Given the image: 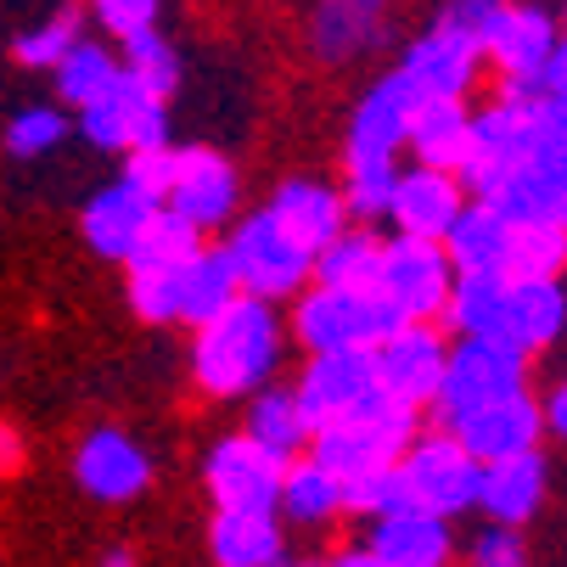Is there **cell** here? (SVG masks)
I'll use <instances>...</instances> for the list:
<instances>
[{
  "mask_svg": "<svg viewBox=\"0 0 567 567\" xmlns=\"http://www.w3.org/2000/svg\"><path fill=\"white\" fill-rule=\"evenodd\" d=\"M281 349H287V327L276 303L236 292L219 315L192 327V382L208 399H248L276 377Z\"/></svg>",
  "mask_w": 567,
  "mask_h": 567,
  "instance_id": "6da1fadb",
  "label": "cell"
},
{
  "mask_svg": "<svg viewBox=\"0 0 567 567\" xmlns=\"http://www.w3.org/2000/svg\"><path fill=\"white\" fill-rule=\"evenodd\" d=\"M416 427H422V411H411V404H399L388 388H377L365 404H354L349 416L315 427L309 455L338 477H360V472L393 466L404 455V444L416 439Z\"/></svg>",
  "mask_w": 567,
  "mask_h": 567,
  "instance_id": "7a4b0ae2",
  "label": "cell"
},
{
  "mask_svg": "<svg viewBox=\"0 0 567 567\" xmlns=\"http://www.w3.org/2000/svg\"><path fill=\"white\" fill-rule=\"evenodd\" d=\"M225 254L236 265L241 292H254L265 303H292L309 287V270H315V254L276 225L270 208L236 214L230 219V236H225Z\"/></svg>",
  "mask_w": 567,
  "mask_h": 567,
  "instance_id": "3957f363",
  "label": "cell"
},
{
  "mask_svg": "<svg viewBox=\"0 0 567 567\" xmlns=\"http://www.w3.org/2000/svg\"><path fill=\"white\" fill-rule=\"evenodd\" d=\"M523 388H528V354H517L495 338H455L427 411L439 416V427H455L461 416L483 411V404H495V399H512Z\"/></svg>",
  "mask_w": 567,
  "mask_h": 567,
  "instance_id": "277c9868",
  "label": "cell"
},
{
  "mask_svg": "<svg viewBox=\"0 0 567 567\" xmlns=\"http://www.w3.org/2000/svg\"><path fill=\"white\" fill-rule=\"evenodd\" d=\"M404 315L382 292H338V287H303L292 298V338L320 354V349H377Z\"/></svg>",
  "mask_w": 567,
  "mask_h": 567,
  "instance_id": "5b68a950",
  "label": "cell"
},
{
  "mask_svg": "<svg viewBox=\"0 0 567 567\" xmlns=\"http://www.w3.org/2000/svg\"><path fill=\"white\" fill-rule=\"evenodd\" d=\"M399 472L411 483V501L422 512H439V517H466L472 501H477V461L466 455V444L439 427V433H422L404 444L399 455Z\"/></svg>",
  "mask_w": 567,
  "mask_h": 567,
  "instance_id": "8992f818",
  "label": "cell"
},
{
  "mask_svg": "<svg viewBox=\"0 0 567 567\" xmlns=\"http://www.w3.org/2000/svg\"><path fill=\"white\" fill-rule=\"evenodd\" d=\"M455 265L444 254V241L427 236H393L382 241V270H377V292L404 315V320H439L444 298H450Z\"/></svg>",
  "mask_w": 567,
  "mask_h": 567,
  "instance_id": "52a82bcc",
  "label": "cell"
},
{
  "mask_svg": "<svg viewBox=\"0 0 567 567\" xmlns=\"http://www.w3.org/2000/svg\"><path fill=\"white\" fill-rule=\"evenodd\" d=\"M281 472H287L281 455H270L248 433H230V439H214L203 455V489L219 512H276Z\"/></svg>",
  "mask_w": 567,
  "mask_h": 567,
  "instance_id": "ba28073f",
  "label": "cell"
},
{
  "mask_svg": "<svg viewBox=\"0 0 567 567\" xmlns=\"http://www.w3.org/2000/svg\"><path fill=\"white\" fill-rule=\"evenodd\" d=\"M164 208L192 219L203 236L225 230L241 214V175H236V164L219 157L214 146H175V175H169Z\"/></svg>",
  "mask_w": 567,
  "mask_h": 567,
  "instance_id": "9c48e42d",
  "label": "cell"
},
{
  "mask_svg": "<svg viewBox=\"0 0 567 567\" xmlns=\"http://www.w3.org/2000/svg\"><path fill=\"white\" fill-rule=\"evenodd\" d=\"M377 388H382L377 382V349H320V354H309V365L292 382L309 433L349 416L354 404H365Z\"/></svg>",
  "mask_w": 567,
  "mask_h": 567,
  "instance_id": "30bf717a",
  "label": "cell"
},
{
  "mask_svg": "<svg viewBox=\"0 0 567 567\" xmlns=\"http://www.w3.org/2000/svg\"><path fill=\"white\" fill-rule=\"evenodd\" d=\"M79 135L96 152H135V146H164L169 141V113L164 96L135 85L130 73L113 79V91L79 107Z\"/></svg>",
  "mask_w": 567,
  "mask_h": 567,
  "instance_id": "8fae6325",
  "label": "cell"
},
{
  "mask_svg": "<svg viewBox=\"0 0 567 567\" xmlns=\"http://www.w3.org/2000/svg\"><path fill=\"white\" fill-rule=\"evenodd\" d=\"M444 354H450V338L439 320H404V327H393L377 343V382L399 404L427 411L439 393V377H444Z\"/></svg>",
  "mask_w": 567,
  "mask_h": 567,
  "instance_id": "7c38bea8",
  "label": "cell"
},
{
  "mask_svg": "<svg viewBox=\"0 0 567 567\" xmlns=\"http://www.w3.org/2000/svg\"><path fill=\"white\" fill-rule=\"evenodd\" d=\"M556 40H561L556 12L534 7V0H506L495 29L483 34V56L501 68V91H539V73H545Z\"/></svg>",
  "mask_w": 567,
  "mask_h": 567,
  "instance_id": "4fadbf2b",
  "label": "cell"
},
{
  "mask_svg": "<svg viewBox=\"0 0 567 567\" xmlns=\"http://www.w3.org/2000/svg\"><path fill=\"white\" fill-rule=\"evenodd\" d=\"M73 483L102 506H130L152 489V455L124 427H91L73 450Z\"/></svg>",
  "mask_w": 567,
  "mask_h": 567,
  "instance_id": "5bb4252c",
  "label": "cell"
},
{
  "mask_svg": "<svg viewBox=\"0 0 567 567\" xmlns=\"http://www.w3.org/2000/svg\"><path fill=\"white\" fill-rule=\"evenodd\" d=\"M157 208H164V197H152L146 186H135L130 175L107 181L91 203H85V219H79V230H85L91 254L107 259V265H124L135 254V241L146 236V225L157 219Z\"/></svg>",
  "mask_w": 567,
  "mask_h": 567,
  "instance_id": "9a60e30c",
  "label": "cell"
},
{
  "mask_svg": "<svg viewBox=\"0 0 567 567\" xmlns=\"http://www.w3.org/2000/svg\"><path fill=\"white\" fill-rule=\"evenodd\" d=\"M477 73H483L477 40H466L455 29H439V23L427 34H416L411 45H404V56H399V79L416 96H472Z\"/></svg>",
  "mask_w": 567,
  "mask_h": 567,
  "instance_id": "2e32d148",
  "label": "cell"
},
{
  "mask_svg": "<svg viewBox=\"0 0 567 567\" xmlns=\"http://www.w3.org/2000/svg\"><path fill=\"white\" fill-rule=\"evenodd\" d=\"M561 327H567V292H561V281H517V276H506L495 327H489L495 343H506V349L534 360L539 349H550L561 338Z\"/></svg>",
  "mask_w": 567,
  "mask_h": 567,
  "instance_id": "e0dca14e",
  "label": "cell"
},
{
  "mask_svg": "<svg viewBox=\"0 0 567 567\" xmlns=\"http://www.w3.org/2000/svg\"><path fill=\"white\" fill-rule=\"evenodd\" d=\"M561 192H567V152L561 146H534L512 169H501L477 197L495 203L517 225V219H556Z\"/></svg>",
  "mask_w": 567,
  "mask_h": 567,
  "instance_id": "ac0fdd59",
  "label": "cell"
},
{
  "mask_svg": "<svg viewBox=\"0 0 567 567\" xmlns=\"http://www.w3.org/2000/svg\"><path fill=\"white\" fill-rule=\"evenodd\" d=\"M450 433L466 444V455H472L477 466H483V461L523 455V450H539V439H545L539 399L523 388V393H512V399H495V404H483V411L461 416Z\"/></svg>",
  "mask_w": 567,
  "mask_h": 567,
  "instance_id": "d6986e66",
  "label": "cell"
},
{
  "mask_svg": "<svg viewBox=\"0 0 567 567\" xmlns=\"http://www.w3.org/2000/svg\"><path fill=\"white\" fill-rule=\"evenodd\" d=\"M466 203V186L455 181V169H433V164H416V169H404L393 175V192H388V214L404 236H427L439 241L450 230V219L461 214Z\"/></svg>",
  "mask_w": 567,
  "mask_h": 567,
  "instance_id": "ffe728a7",
  "label": "cell"
},
{
  "mask_svg": "<svg viewBox=\"0 0 567 567\" xmlns=\"http://www.w3.org/2000/svg\"><path fill=\"white\" fill-rule=\"evenodd\" d=\"M545 483H550V466L539 450H523V455H506V461H483L477 466V512L489 523H528L539 506H545Z\"/></svg>",
  "mask_w": 567,
  "mask_h": 567,
  "instance_id": "44dd1931",
  "label": "cell"
},
{
  "mask_svg": "<svg viewBox=\"0 0 567 567\" xmlns=\"http://www.w3.org/2000/svg\"><path fill=\"white\" fill-rule=\"evenodd\" d=\"M365 545H371L388 567H450V556H455V528H450V517H439V512L404 506V512L371 517Z\"/></svg>",
  "mask_w": 567,
  "mask_h": 567,
  "instance_id": "7402d4cb",
  "label": "cell"
},
{
  "mask_svg": "<svg viewBox=\"0 0 567 567\" xmlns=\"http://www.w3.org/2000/svg\"><path fill=\"white\" fill-rule=\"evenodd\" d=\"M416 102H422V96L399 79V68L382 73L377 85L360 96L354 118H349V157H399Z\"/></svg>",
  "mask_w": 567,
  "mask_h": 567,
  "instance_id": "603a6c76",
  "label": "cell"
},
{
  "mask_svg": "<svg viewBox=\"0 0 567 567\" xmlns=\"http://www.w3.org/2000/svg\"><path fill=\"white\" fill-rule=\"evenodd\" d=\"M265 208L276 214V225H281L292 241H303L309 254L327 248V241L349 225V203H343V192L327 186V181H281Z\"/></svg>",
  "mask_w": 567,
  "mask_h": 567,
  "instance_id": "cb8c5ba5",
  "label": "cell"
},
{
  "mask_svg": "<svg viewBox=\"0 0 567 567\" xmlns=\"http://www.w3.org/2000/svg\"><path fill=\"white\" fill-rule=\"evenodd\" d=\"M214 567H281L287 561V523L276 512H219L208 523Z\"/></svg>",
  "mask_w": 567,
  "mask_h": 567,
  "instance_id": "d4e9b609",
  "label": "cell"
},
{
  "mask_svg": "<svg viewBox=\"0 0 567 567\" xmlns=\"http://www.w3.org/2000/svg\"><path fill=\"white\" fill-rule=\"evenodd\" d=\"M382 18H388V0H320L315 23H309V45L320 62H354L377 51L388 29Z\"/></svg>",
  "mask_w": 567,
  "mask_h": 567,
  "instance_id": "484cf974",
  "label": "cell"
},
{
  "mask_svg": "<svg viewBox=\"0 0 567 567\" xmlns=\"http://www.w3.org/2000/svg\"><path fill=\"white\" fill-rule=\"evenodd\" d=\"M276 517L292 528H327L343 517V477L327 472L309 450L287 461L281 472V495H276Z\"/></svg>",
  "mask_w": 567,
  "mask_h": 567,
  "instance_id": "4316f807",
  "label": "cell"
},
{
  "mask_svg": "<svg viewBox=\"0 0 567 567\" xmlns=\"http://www.w3.org/2000/svg\"><path fill=\"white\" fill-rule=\"evenodd\" d=\"M466 124H472L466 96H422L411 113V130H404V152H416V164H433V169H461Z\"/></svg>",
  "mask_w": 567,
  "mask_h": 567,
  "instance_id": "83f0119b",
  "label": "cell"
},
{
  "mask_svg": "<svg viewBox=\"0 0 567 567\" xmlns=\"http://www.w3.org/2000/svg\"><path fill=\"white\" fill-rule=\"evenodd\" d=\"M236 292H241V281H236V265L225 254V241L219 248L203 241V248L181 265V276H175V327H203V320L219 315Z\"/></svg>",
  "mask_w": 567,
  "mask_h": 567,
  "instance_id": "f1b7e54d",
  "label": "cell"
},
{
  "mask_svg": "<svg viewBox=\"0 0 567 567\" xmlns=\"http://www.w3.org/2000/svg\"><path fill=\"white\" fill-rule=\"evenodd\" d=\"M444 241V254L461 270H501L506 259V241H512V219L495 208V203H483V197H466L461 214L450 219V230L439 236Z\"/></svg>",
  "mask_w": 567,
  "mask_h": 567,
  "instance_id": "f546056e",
  "label": "cell"
},
{
  "mask_svg": "<svg viewBox=\"0 0 567 567\" xmlns=\"http://www.w3.org/2000/svg\"><path fill=\"white\" fill-rule=\"evenodd\" d=\"M377 270H382V236L365 225H343L327 248H315V287H338V292H377Z\"/></svg>",
  "mask_w": 567,
  "mask_h": 567,
  "instance_id": "4dcf8cb0",
  "label": "cell"
},
{
  "mask_svg": "<svg viewBox=\"0 0 567 567\" xmlns=\"http://www.w3.org/2000/svg\"><path fill=\"white\" fill-rule=\"evenodd\" d=\"M241 433H248L254 444H265L270 455H281V461H292V455L309 450V422L298 411V393L292 388H276V382H265V388L248 393V427H241Z\"/></svg>",
  "mask_w": 567,
  "mask_h": 567,
  "instance_id": "1f68e13d",
  "label": "cell"
},
{
  "mask_svg": "<svg viewBox=\"0 0 567 567\" xmlns=\"http://www.w3.org/2000/svg\"><path fill=\"white\" fill-rule=\"evenodd\" d=\"M501 270L517 276V281H561V270H567V230H561V219H517Z\"/></svg>",
  "mask_w": 567,
  "mask_h": 567,
  "instance_id": "d6a6232c",
  "label": "cell"
},
{
  "mask_svg": "<svg viewBox=\"0 0 567 567\" xmlns=\"http://www.w3.org/2000/svg\"><path fill=\"white\" fill-rule=\"evenodd\" d=\"M56 102L62 107H85V102H96V96H107L113 91V79L124 73L118 68V56L102 45V40H73L62 56H56Z\"/></svg>",
  "mask_w": 567,
  "mask_h": 567,
  "instance_id": "836d02e7",
  "label": "cell"
},
{
  "mask_svg": "<svg viewBox=\"0 0 567 567\" xmlns=\"http://www.w3.org/2000/svg\"><path fill=\"white\" fill-rule=\"evenodd\" d=\"M118 68L135 79V85H146L152 96H164V102H169L175 85H181V56H175V45H169L164 34H157V23L118 40Z\"/></svg>",
  "mask_w": 567,
  "mask_h": 567,
  "instance_id": "e575fe53",
  "label": "cell"
},
{
  "mask_svg": "<svg viewBox=\"0 0 567 567\" xmlns=\"http://www.w3.org/2000/svg\"><path fill=\"white\" fill-rule=\"evenodd\" d=\"M416 506L411 501V483H404L399 461L393 466H377V472H360V477H343V517H388V512H404Z\"/></svg>",
  "mask_w": 567,
  "mask_h": 567,
  "instance_id": "d590c367",
  "label": "cell"
},
{
  "mask_svg": "<svg viewBox=\"0 0 567 567\" xmlns=\"http://www.w3.org/2000/svg\"><path fill=\"white\" fill-rule=\"evenodd\" d=\"M393 175H399V157H349L343 164V203H349V219H382L388 214V192H393Z\"/></svg>",
  "mask_w": 567,
  "mask_h": 567,
  "instance_id": "8d00e7d4",
  "label": "cell"
},
{
  "mask_svg": "<svg viewBox=\"0 0 567 567\" xmlns=\"http://www.w3.org/2000/svg\"><path fill=\"white\" fill-rule=\"evenodd\" d=\"M197 248H203V230L181 219L175 208H157V219L146 225V236L135 241V254L124 265H186Z\"/></svg>",
  "mask_w": 567,
  "mask_h": 567,
  "instance_id": "74e56055",
  "label": "cell"
},
{
  "mask_svg": "<svg viewBox=\"0 0 567 567\" xmlns=\"http://www.w3.org/2000/svg\"><path fill=\"white\" fill-rule=\"evenodd\" d=\"M130 270V309L146 327H175V276L181 265H124Z\"/></svg>",
  "mask_w": 567,
  "mask_h": 567,
  "instance_id": "f35d334b",
  "label": "cell"
},
{
  "mask_svg": "<svg viewBox=\"0 0 567 567\" xmlns=\"http://www.w3.org/2000/svg\"><path fill=\"white\" fill-rule=\"evenodd\" d=\"M73 40H79V18L73 12H51L40 29H23L12 40V62H23V68H56V56Z\"/></svg>",
  "mask_w": 567,
  "mask_h": 567,
  "instance_id": "ab89813d",
  "label": "cell"
},
{
  "mask_svg": "<svg viewBox=\"0 0 567 567\" xmlns=\"http://www.w3.org/2000/svg\"><path fill=\"white\" fill-rule=\"evenodd\" d=\"M466 567H534L523 528L517 523H483L466 539Z\"/></svg>",
  "mask_w": 567,
  "mask_h": 567,
  "instance_id": "60d3db41",
  "label": "cell"
},
{
  "mask_svg": "<svg viewBox=\"0 0 567 567\" xmlns=\"http://www.w3.org/2000/svg\"><path fill=\"white\" fill-rule=\"evenodd\" d=\"M62 135H68V113H56V107H23L7 124V152L12 157H45L51 146H62Z\"/></svg>",
  "mask_w": 567,
  "mask_h": 567,
  "instance_id": "b9f144b4",
  "label": "cell"
},
{
  "mask_svg": "<svg viewBox=\"0 0 567 567\" xmlns=\"http://www.w3.org/2000/svg\"><path fill=\"white\" fill-rule=\"evenodd\" d=\"M506 12V0H444V12H439V29H455L466 40H477L483 51V34L495 29V18Z\"/></svg>",
  "mask_w": 567,
  "mask_h": 567,
  "instance_id": "7bdbcfd3",
  "label": "cell"
},
{
  "mask_svg": "<svg viewBox=\"0 0 567 567\" xmlns=\"http://www.w3.org/2000/svg\"><path fill=\"white\" fill-rule=\"evenodd\" d=\"M124 175H130L135 186H146L152 197H164V192H169V175H175V146L164 141V146H135V152H124Z\"/></svg>",
  "mask_w": 567,
  "mask_h": 567,
  "instance_id": "ee69618b",
  "label": "cell"
},
{
  "mask_svg": "<svg viewBox=\"0 0 567 567\" xmlns=\"http://www.w3.org/2000/svg\"><path fill=\"white\" fill-rule=\"evenodd\" d=\"M91 7H96V23H102L113 40H124V34H135V29H152L157 12H164V0H91Z\"/></svg>",
  "mask_w": 567,
  "mask_h": 567,
  "instance_id": "f6af8a7d",
  "label": "cell"
},
{
  "mask_svg": "<svg viewBox=\"0 0 567 567\" xmlns=\"http://www.w3.org/2000/svg\"><path fill=\"white\" fill-rule=\"evenodd\" d=\"M539 422H545V433H550V439H561V444H567V382H556V388L539 399Z\"/></svg>",
  "mask_w": 567,
  "mask_h": 567,
  "instance_id": "bcb514c9",
  "label": "cell"
},
{
  "mask_svg": "<svg viewBox=\"0 0 567 567\" xmlns=\"http://www.w3.org/2000/svg\"><path fill=\"white\" fill-rule=\"evenodd\" d=\"M539 91L545 96H567V40H556V51H550V62L539 73Z\"/></svg>",
  "mask_w": 567,
  "mask_h": 567,
  "instance_id": "7dc6e473",
  "label": "cell"
},
{
  "mask_svg": "<svg viewBox=\"0 0 567 567\" xmlns=\"http://www.w3.org/2000/svg\"><path fill=\"white\" fill-rule=\"evenodd\" d=\"M23 466V433L12 422H0V477H12Z\"/></svg>",
  "mask_w": 567,
  "mask_h": 567,
  "instance_id": "c3c4849f",
  "label": "cell"
},
{
  "mask_svg": "<svg viewBox=\"0 0 567 567\" xmlns=\"http://www.w3.org/2000/svg\"><path fill=\"white\" fill-rule=\"evenodd\" d=\"M320 567H388V561H382L371 545H343V550H332Z\"/></svg>",
  "mask_w": 567,
  "mask_h": 567,
  "instance_id": "681fc988",
  "label": "cell"
},
{
  "mask_svg": "<svg viewBox=\"0 0 567 567\" xmlns=\"http://www.w3.org/2000/svg\"><path fill=\"white\" fill-rule=\"evenodd\" d=\"M550 102V118H556V135H561V146H567V96H545Z\"/></svg>",
  "mask_w": 567,
  "mask_h": 567,
  "instance_id": "f907efd6",
  "label": "cell"
},
{
  "mask_svg": "<svg viewBox=\"0 0 567 567\" xmlns=\"http://www.w3.org/2000/svg\"><path fill=\"white\" fill-rule=\"evenodd\" d=\"M102 567H135V550H124V545H113V550L102 556Z\"/></svg>",
  "mask_w": 567,
  "mask_h": 567,
  "instance_id": "816d5d0a",
  "label": "cell"
},
{
  "mask_svg": "<svg viewBox=\"0 0 567 567\" xmlns=\"http://www.w3.org/2000/svg\"><path fill=\"white\" fill-rule=\"evenodd\" d=\"M281 567H320V561H309V556H287Z\"/></svg>",
  "mask_w": 567,
  "mask_h": 567,
  "instance_id": "f5cc1de1",
  "label": "cell"
},
{
  "mask_svg": "<svg viewBox=\"0 0 567 567\" xmlns=\"http://www.w3.org/2000/svg\"><path fill=\"white\" fill-rule=\"evenodd\" d=\"M556 29H561V40H567V0H561V18H556Z\"/></svg>",
  "mask_w": 567,
  "mask_h": 567,
  "instance_id": "db71d44e",
  "label": "cell"
},
{
  "mask_svg": "<svg viewBox=\"0 0 567 567\" xmlns=\"http://www.w3.org/2000/svg\"><path fill=\"white\" fill-rule=\"evenodd\" d=\"M556 219H561V230H567V192H561V208H556Z\"/></svg>",
  "mask_w": 567,
  "mask_h": 567,
  "instance_id": "11a10c76",
  "label": "cell"
}]
</instances>
